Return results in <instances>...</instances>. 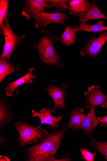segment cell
<instances>
[{"mask_svg": "<svg viewBox=\"0 0 107 161\" xmlns=\"http://www.w3.org/2000/svg\"><path fill=\"white\" fill-rule=\"evenodd\" d=\"M2 99H1L0 101V130L1 131L10 124L13 117L9 108Z\"/></svg>", "mask_w": 107, "mask_h": 161, "instance_id": "cell-16", "label": "cell"}, {"mask_svg": "<svg viewBox=\"0 0 107 161\" xmlns=\"http://www.w3.org/2000/svg\"><path fill=\"white\" fill-rule=\"evenodd\" d=\"M80 151L83 159L86 161H94L97 155L96 153L91 152L83 148H81Z\"/></svg>", "mask_w": 107, "mask_h": 161, "instance_id": "cell-23", "label": "cell"}, {"mask_svg": "<svg viewBox=\"0 0 107 161\" xmlns=\"http://www.w3.org/2000/svg\"><path fill=\"white\" fill-rule=\"evenodd\" d=\"M95 86L92 85L88 87V91L84 92L85 102V108L90 109L101 105L107 99V95L104 94L101 91L99 90L98 85L97 90H95Z\"/></svg>", "mask_w": 107, "mask_h": 161, "instance_id": "cell-9", "label": "cell"}, {"mask_svg": "<svg viewBox=\"0 0 107 161\" xmlns=\"http://www.w3.org/2000/svg\"><path fill=\"white\" fill-rule=\"evenodd\" d=\"M60 40L61 37L51 33L48 29L40 32L33 48L38 51L39 57L42 63L56 66L60 69L64 67L65 63L61 60L54 47L55 42Z\"/></svg>", "mask_w": 107, "mask_h": 161, "instance_id": "cell-2", "label": "cell"}, {"mask_svg": "<svg viewBox=\"0 0 107 161\" xmlns=\"http://www.w3.org/2000/svg\"><path fill=\"white\" fill-rule=\"evenodd\" d=\"M11 14L8 13L3 24L2 29L5 39L4 44L3 46V51L0 56V59L5 60L10 62L13 52L18 51V47L25 35H18L14 33L12 29L9 22Z\"/></svg>", "mask_w": 107, "mask_h": 161, "instance_id": "cell-3", "label": "cell"}, {"mask_svg": "<svg viewBox=\"0 0 107 161\" xmlns=\"http://www.w3.org/2000/svg\"><path fill=\"white\" fill-rule=\"evenodd\" d=\"M70 128L68 123H66L57 132L48 135L39 144L25 148L23 153L25 161H49L54 157L63 136Z\"/></svg>", "mask_w": 107, "mask_h": 161, "instance_id": "cell-1", "label": "cell"}, {"mask_svg": "<svg viewBox=\"0 0 107 161\" xmlns=\"http://www.w3.org/2000/svg\"><path fill=\"white\" fill-rule=\"evenodd\" d=\"M100 123V126L104 127H107V115L98 118Z\"/></svg>", "mask_w": 107, "mask_h": 161, "instance_id": "cell-24", "label": "cell"}, {"mask_svg": "<svg viewBox=\"0 0 107 161\" xmlns=\"http://www.w3.org/2000/svg\"><path fill=\"white\" fill-rule=\"evenodd\" d=\"M15 125L18 131L17 141L20 147L27 144L37 143L39 141L42 140L48 135L47 131L40 125L33 126L19 121Z\"/></svg>", "mask_w": 107, "mask_h": 161, "instance_id": "cell-4", "label": "cell"}, {"mask_svg": "<svg viewBox=\"0 0 107 161\" xmlns=\"http://www.w3.org/2000/svg\"><path fill=\"white\" fill-rule=\"evenodd\" d=\"M35 68H30L26 74L23 77L12 82H8L5 90L6 95L7 97H11L15 93L18 92V88L24 84H30L33 82L32 79L35 76L33 74Z\"/></svg>", "mask_w": 107, "mask_h": 161, "instance_id": "cell-11", "label": "cell"}, {"mask_svg": "<svg viewBox=\"0 0 107 161\" xmlns=\"http://www.w3.org/2000/svg\"><path fill=\"white\" fill-rule=\"evenodd\" d=\"M67 114L70 119L68 123V126L74 130L79 129L82 121L86 116L83 109L76 108L68 113Z\"/></svg>", "mask_w": 107, "mask_h": 161, "instance_id": "cell-15", "label": "cell"}, {"mask_svg": "<svg viewBox=\"0 0 107 161\" xmlns=\"http://www.w3.org/2000/svg\"><path fill=\"white\" fill-rule=\"evenodd\" d=\"M23 2L22 14L28 20L34 18L40 12L50 8L45 0H24Z\"/></svg>", "mask_w": 107, "mask_h": 161, "instance_id": "cell-8", "label": "cell"}, {"mask_svg": "<svg viewBox=\"0 0 107 161\" xmlns=\"http://www.w3.org/2000/svg\"><path fill=\"white\" fill-rule=\"evenodd\" d=\"M0 161H10V159L5 156L0 155Z\"/></svg>", "mask_w": 107, "mask_h": 161, "instance_id": "cell-26", "label": "cell"}, {"mask_svg": "<svg viewBox=\"0 0 107 161\" xmlns=\"http://www.w3.org/2000/svg\"><path fill=\"white\" fill-rule=\"evenodd\" d=\"M20 70V68L12 65L10 62L0 59V83L11 73L19 71Z\"/></svg>", "mask_w": 107, "mask_h": 161, "instance_id": "cell-17", "label": "cell"}, {"mask_svg": "<svg viewBox=\"0 0 107 161\" xmlns=\"http://www.w3.org/2000/svg\"><path fill=\"white\" fill-rule=\"evenodd\" d=\"M99 123L96 115L95 108H91L82 121L79 129L83 130V133L90 139L91 134L96 129Z\"/></svg>", "mask_w": 107, "mask_h": 161, "instance_id": "cell-12", "label": "cell"}, {"mask_svg": "<svg viewBox=\"0 0 107 161\" xmlns=\"http://www.w3.org/2000/svg\"><path fill=\"white\" fill-rule=\"evenodd\" d=\"M107 41V31L101 33L97 37H90L86 44L81 48V54L82 56L88 55L91 58L97 57Z\"/></svg>", "mask_w": 107, "mask_h": 161, "instance_id": "cell-6", "label": "cell"}, {"mask_svg": "<svg viewBox=\"0 0 107 161\" xmlns=\"http://www.w3.org/2000/svg\"><path fill=\"white\" fill-rule=\"evenodd\" d=\"M34 25L36 28L41 29L53 23L58 24L66 26L71 19L63 12L48 13L40 12L34 18Z\"/></svg>", "mask_w": 107, "mask_h": 161, "instance_id": "cell-5", "label": "cell"}, {"mask_svg": "<svg viewBox=\"0 0 107 161\" xmlns=\"http://www.w3.org/2000/svg\"><path fill=\"white\" fill-rule=\"evenodd\" d=\"M61 37L64 46L70 47L73 45L77 41L76 32L75 29L72 28L70 25H68Z\"/></svg>", "mask_w": 107, "mask_h": 161, "instance_id": "cell-19", "label": "cell"}, {"mask_svg": "<svg viewBox=\"0 0 107 161\" xmlns=\"http://www.w3.org/2000/svg\"><path fill=\"white\" fill-rule=\"evenodd\" d=\"M89 144L96 151L100 153L107 161V142H99L94 139H91Z\"/></svg>", "mask_w": 107, "mask_h": 161, "instance_id": "cell-20", "label": "cell"}, {"mask_svg": "<svg viewBox=\"0 0 107 161\" xmlns=\"http://www.w3.org/2000/svg\"><path fill=\"white\" fill-rule=\"evenodd\" d=\"M74 28L76 32L85 31L88 32H99L107 31V26L103 25V21H100L94 25H88L86 24L80 25L79 26H74Z\"/></svg>", "mask_w": 107, "mask_h": 161, "instance_id": "cell-18", "label": "cell"}, {"mask_svg": "<svg viewBox=\"0 0 107 161\" xmlns=\"http://www.w3.org/2000/svg\"><path fill=\"white\" fill-rule=\"evenodd\" d=\"M67 87V86L65 85L55 86L54 85V81L52 80L50 84L45 87V91L54 102L55 107L51 109L52 112H55L57 108L66 109L64 99L66 94L65 91Z\"/></svg>", "mask_w": 107, "mask_h": 161, "instance_id": "cell-7", "label": "cell"}, {"mask_svg": "<svg viewBox=\"0 0 107 161\" xmlns=\"http://www.w3.org/2000/svg\"><path fill=\"white\" fill-rule=\"evenodd\" d=\"M91 4L86 0H69L67 8L70 16L74 14L79 17L87 12Z\"/></svg>", "mask_w": 107, "mask_h": 161, "instance_id": "cell-13", "label": "cell"}, {"mask_svg": "<svg viewBox=\"0 0 107 161\" xmlns=\"http://www.w3.org/2000/svg\"><path fill=\"white\" fill-rule=\"evenodd\" d=\"M100 105L102 108H106L107 110V101H105Z\"/></svg>", "mask_w": 107, "mask_h": 161, "instance_id": "cell-27", "label": "cell"}, {"mask_svg": "<svg viewBox=\"0 0 107 161\" xmlns=\"http://www.w3.org/2000/svg\"><path fill=\"white\" fill-rule=\"evenodd\" d=\"M5 138L2 136L1 135V136H0V145L4 146L5 144Z\"/></svg>", "mask_w": 107, "mask_h": 161, "instance_id": "cell-25", "label": "cell"}, {"mask_svg": "<svg viewBox=\"0 0 107 161\" xmlns=\"http://www.w3.org/2000/svg\"><path fill=\"white\" fill-rule=\"evenodd\" d=\"M9 2L8 0L0 1V34H3L2 29L4 19L8 13Z\"/></svg>", "mask_w": 107, "mask_h": 161, "instance_id": "cell-22", "label": "cell"}, {"mask_svg": "<svg viewBox=\"0 0 107 161\" xmlns=\"http://www.w3.org/2000/svg\"><path fill=\"white\" fill-rule=\"evenodd\" d=\"M68 0H45V2L49 4V8H53L57 12H61L67 8Z\"/></svg>", "mask_w": 107, "mask_h": 161, "instance_id": "cell-21", "label": "cell"}, {"mask_svg": "<svg viewBox=\"0 0 107 161\" xmlns=\"http://www.w3.org/2000/svg\"><path fill=\"white\" fill-rule=\"evenodd\" d=\"M32 116L35 118H38L40 121V125L47 124L51 127L52 130L58 129L60 126V122L63 119L62 116H55L52 115L51 109L43 108L40 110V113L32 110Z\"/></svg>", "mask_w": 107, "mask_h": 161, "instance_id": "cell-10", "label": "cell"}, {"mask_svg": "<svg viewBox=\"0 0 107 161\" xmlns=\"http://www.w3.org/2000/svg\"><path fill=\"white\" fill-rule=\"evenodd\" d=\"M79 18L80 25L85 24L87 21L92 19H104L107 20V17L101 12L95 1L93 2L87 12Z\"/></svg>", "mask_w": 107, "mask_h": 161, "instance_id": "cell-14", "label": "cell"}]
</instances>
